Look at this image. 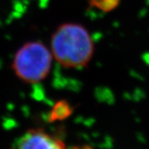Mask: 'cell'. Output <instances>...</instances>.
I'll list each match as a JSON object with an SVG mask.
<instances>
[{"label": "cell", "instance_id": "cell-4", "mask_svg": "<svg viewBox=\"0 0 149 149\" xmlns=\"http://www.w3.org/2000/svg\"><path fill=\"white\" fill-rule=\"evenodd\" d=\"M73 113V107L66 100H59L54 104L50 113L51 120H63L70 117Z\"/></svg>", "mask_w": 149, "mask_h": 149}, {"label": "cell", "instance_id": "cell-3", "mask_svg": "<svg viewBox=\"0 0 149 149\" xmlns=\"http://www.w3.org/2000/svg\"><path fill=\"white\" fill-rule=\"evenodd\" d=\"M11 149H66V147L61 139L43 129H30Z\"/></svg>", "mask_w": 149, "mask_h": 149}, {"label": "cell", "instance_id": "cell-2", "mask_svg": "<svg viewBox=\"0 0 149 149\" xmlns=\"http://www.w3.org/2000/svg\"><path fill=\"white\" fill-rule=\"evenodd\" d=\"M53 56L41 41L27 42L17 49L12 61V70L22 82L34 85L48 76Z\"/></svg>", "mask_w": 149, "mask_h": 149}, {"label": "cell", "instance_id": "cell-5", "mask_svg": "<svg viewBox=\"0 0 149 149\" xmlns=\"http://www.w3.org/2000/svg\"><path fill=\"white\" fill-rule=\"evenodd\" d=\"M121 0H88L89 5L104 13H110L117 8Z\"/></svg>", "mask_w": 149, "mask_h": 149}, {"label": "cell", "instance_id": "cell-1", "mask_svg": "<svg viewBox=\"0 0 149 149\" xmlns=\"http://www.w3.org/2000/svg\"><path fill=\"white\" fill-rule=\"evenodd\" d=\"M50 43L53 59L65 68L86 67L95 52L91 33L80 23L65 22L59 25L52 33Z\"/></svg>", "mask_w": 149, "mask_h": 149}]
</instances>
